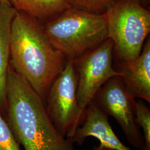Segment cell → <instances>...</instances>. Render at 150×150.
Listing matches in <instances>:
<instances>
[{
    "mask_svg": "<svg viewBox=\"0 0 150 150\" xmlns=\"http://www.w3.org/2000/svg\"><path fill=\"white\" fill-rule=\"evenodd\" d=\"M6 96V121L25 150H76L55 128L41 97L10 64Z\"/></svg>",
    "mask_w": 150,
    "mask_h": 150,
    "instance_id": "6da1fadb",
    "label": "cell"
},
{
    "mask_svg": "<svg viewBox=\"0 0 150 150\" xmlns=\"http://www.w3.org/2000/svg\"><path fill=\"white\" fill-rule=\"evenodd\" d=\"M64 57L50 42L38 20L16 11L11 26L10 64L44 103L50 86L64 67Z\"/></svg>",
    "mask_w": 150,
    "mask_h": 150,
    "instance_id": "7a4b0ae2",
    "label": "cell"
},
{
    "mask_svg": "<svg viewBox=\"0 0 150 150\" xmlns=\"http://www.w3.org/2000/svg\"><path fill=\"white\" fill-rule=\"evenodd\" d=\"M43 27L54 47L70 59L80 56L107 38L105 13L74 6L45 22Z\"/></svg>",
    "mask_w": 150,
    "mask_h": 150,
    "instance_id": "3957f363",
    "label": "cell"
},
{
    "mask_svg": "<svg viewBox=\"0 0 150 150\" xmlns=\"http://www.w3.org/2000/svg\"><path fill=\"white\" fill-rule=\"evenodd\" d=\"M104 13L107 38L112 41L118 56L125 62L136 59L150 33V11L139 0H116Z\"/></svg>",
    "mask_w": 150,
    "mask_h": 150,
    "instance_id": "277c9868",
    "label": "cell"
},
{
    "mask_svg": "<svg viewBox=\"0 0 150 150\" xmlns=\"http://www.w3.org/2000/svg\"><path fill=\"white\" fill-rule=\"evenodd\" d=\"M72 60L70 59L54 79L45 102L55 128L63 137L70 139L83 123L85 116V109L78 102V75Z\"/></svg>",
    "mask_w": 150,
    "mask_h": 150,
    "instance_id": "5b68a950",
    "label": "cell"
},
{
    "mask_svg": "<svg viewBox=\"0 0 150 150\" xmlns=\"http://www.w3.org/2000/svg\"><path fill=\"white\" fill-rule=\"evenodd\" d=\"M107 116L117 122L129 144L142 150L144 139L135 116L136 101L121 77H113L98 91L93 100Z\"/></svg>",
    "mask_w": 150,
    "mask_h": 150,
    "instance_id": "8992f818",
    "label": "cell"
},
{
    "mask_svg": "<svg viewBox=\"0 0 150 150\" xmlns=\"http://www.w3.org/2000/svg\"><path fill=\"white\" fill-rule=\"evenodd\" d=\"M112 41L106 39L91 51L81 56L78 63L77 96L82 109L93 101L98 91L113 77H123L121 72L112 67Z\"/></svg>",
    "mask_w": 150,
    "mask_h": 150,
    "instance_id": "52a82bcc",
    "label": "cell"
},
{
    "mask_svg": "<svg viewBox=\"0 0 150 150\" xmlns=\"http://www.w3.org/2000/svg\"><path fill=\"white\" fill-rule=\"evenodd\" d=\"M88 137L96 138L100 142V145L111 150H131L115 134L108 122V116L95 101L86 107L84 121L70 140L74 144L81 145Z\"/></svg>",
    "mask_w": 150,
    "mask_h": 150,
    "instance_id": "ba28073f",
    "label": "cell"
},
{
    "mask_svg": "<svg viewBox=\"0 0 150 150\" xmlns=\"http://www.w3.org/2000/svg\"><path fill=\"white\" fill-rule=\"evenodd\" d=\"M121 77L134 98L150 102V41H146L141 53L134 60L125 62Z\"/></svg>",
    "mask_w": 150,
    "mask_h": 150,
    "instance_id": "9c48e42d",
    "label": "cell"
},
{
    "mask_svg": "<svg viewBox=\"0 0 150 150\" xmlns=\"http://www.w3.org/2000/svg\"><path fill=\"white\" fill-rule=\"evenodd\" d=\"M16 10L0 2V115L5 119L7 80L10 59L11 26Z\"/></svg>",
    "mask_w": 150,
    "mask_h": 150,
    "instance_id": "30bf717a",
    "label": "cell"
},
{
    "mask_svg": "<svg viewBox=\"0 0 150 150\" xmlns=\"http://www.w3.org/2000/svg\"><path fill=\"white\" fill-rule=\"evenodd\" d=\"M16 11H21L39 21L46 22L72 6L66 0H8Z\"/></svg>",
    "mask_w": 150,
    "mask_h": 150,
    "instance_id": "8fae6325",
    "label": "cell"
},
{
    "mask_svg": "<svg viewBox=\"0 0 150 150\" xmlns=\"http://www.w3.org/2000/svg\"><path fill=\"white\" fill-rule=\"evenodd\" d=\"M135 116L136 122L143 131L144 147L142 150H150V110L142 100L136 101Z\"/></svg>",
    "mask_w": 150,
    "mask_h": 150,
    "instance_id": "7c38bea8",
    "label": "cell"
},
{
    "mask_svg": "<svg viewBox=\"0 0 150 150\" xmlns=\"http://www.w3.org/2000/svg\"><path fill=\"white\" fill-rule=\"evenodd\" d=\"M0 150H21L5 119L0 115Z\"/></svg>",
    "mask_w": 150,
    "mask_h": 150,
    "instance_id": "4fadbf2b",
    "label": "cell"
},
{
    "mask_svg": "<svg viewBox=\"0 0 150 150\" xmlns=\"http://www.w3.org/2000/svg\"><path fill=\"white\" fill-rule=\"evenodd\" d=\"M70 5L88 11H101L107 8L116 0H66Z\"/></svg>",
    "mask_w": 150,
    "mask_h": 150,
    "instance_id": "5bb4252c",
    "label": "cell"
},
{
    "mask_svg": "<svg viewBox=\"0 0 150 150\" xmlns=\"http://www.w3.org/2000/svg\"><path fill=\"white\" fill-rule=\"evenodd\" d=\"M93 150H113L108 149V148H106L104 147H102L101 145H98L97 146H95L93 148Z\"/></svg>",
    "mask_w": 150,
    "mask_h": 150,
    "instance_id": "9a60e30c",
    "label": "cell"
},
{
    "mask_svg": "<svg viewBox=\"0 0 150 150\" xmlns=\"http://www.w3.org/2000/svg\"><path fill=\"white\" fill-rule=\"evenodd\" d=\"M0 2H2V3H4V4H8V5H10V3H9L8 0H0Z\"/></svg>",
    "mask_w": 150,
    "mask_h": 150,
    "instance_id": "2e32d148",
    "label": "cell"
},
{
    "mask_svg": "<svg viewBox=\"0 0 150 150\" xmlns=\"http://www.w3.org/2000/svg\"><path fill=\"white\" fill-rule=\"evenodd\" d=\"M142 1H148L149 0H142Z\"/></svg>",
    "mask_w": 150,
    "mask_h": 150,
    "instance_id": "e0dca14e",
    "label": "cell"
}]
</instances>
